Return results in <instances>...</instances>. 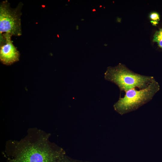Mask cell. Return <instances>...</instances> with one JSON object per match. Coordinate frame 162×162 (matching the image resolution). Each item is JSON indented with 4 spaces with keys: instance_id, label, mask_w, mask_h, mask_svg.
I'll list each match as a JSON object with an SVG mask.
<instances>
[{
    "instance_id": "1",
    "label": "cell",
    "mask_w": 162,
    "mask_h": 162,
    "mask_svg": "<svg viewBox=\"0 0 162 162\" xmlns=\"http://www.w3.org/2000/svg\"><path fill=\"white\" fill-rule=\"evenodd\" d=\"M50 136L42 130L33 128L20 140L8 141L5 162H60L66 155L65 152L50 141Z\"/></svg>"
},
{
    "instance_id": "2",
    "label": "cell",
    "mask_w": 162,
    "mask_h": 162,
    "mask_svg": "<svg viewBox=\"0 0 162 162\" xmlns=\"http://www.w3.org/2000/svg\"><path fill=\"white\" fill-rule=\"evenodd\" d=\"M104 78L116 84L121 91L125 92L133 88H146L155 80L153 76L136 73L121 63L114 67H108Z\"/></svg>"
},
{
    "instance_id": "3",
    "label": "cell",
    "mask_w": 162,
    "mask_h": 162,
    "mask_svg": "<svg viewBox=\"0 0 162 162\" xmlns=\"http://www.w3.org/2000/svg\"><path fill=\"white\" fill-rule=\"evenodd\" d=\"M160 89L158 83L155 80L144 88L129 90L114 104V109L122 115L137 110L151 100Z\"/></svg>"
},
{
    "instance_id": "4",
    "label": "cell",
    "mask_w": 162,
    "mask_h": 162,
    "mask_svg": "<svg viewBox=\"0 0 162 162\" xmlns=\"http://www.w3.org/2000/svg\"><path fill=\"white\" fill-rule=\"evenodd\" d=\"M23 4L20 2L14 8H11L7 1L2 2L0 5V34H8L12 36L22 34L21 17Z\"/></svg>"
},
{
    "instance_id": "5",
    "label": "cell",
    "mask_w": 162,
    "mask_h": 162,
    "mask_svg": "<svg viewBox=\"0 0 162 162\" xmlns=\"http://www.w3.org/2000/svg\"><path fill=\"white\" fill-rule=\"evenodd\" d=\"M11 35L0 34V60L6 65H10L18 61L20 54L11 40Z\"/></svg>"
},
{
    "instance_id": "6",
    "label": "cell",
    "mask_w": 162,
    "mask_h": 162,
    "mask_svg": "<svg viewBox=\"0 0 162 162\" xmlns=\"http://www.w3.org/2000/svg\"><path fill=\"white\" fill-rule=\"evenodd\" d=\"M153 41L156 42L158 46L162 49V28L155 32Z\"/></svg>"
},
{
    "instance_id": "7",
    "label": "cell",
    "mask_w": 162,
    "mask_h": 162,
    "mask_svg": "<svg viewBox=\"0 0 162 162\" xmlns=\"http://www.w3.org/2000/svg\"><path fill=\"white\" fill-rule=\"evenodd\" d=\"M149 17L152 20L158 21L159 20V15L156 12L151 13L149 15Z\"/></svg>"
},
{
    "instance_id": "8",
    "label": "cell",
    "mask_w": 162,
    "mask_h": 162,
    "mask_svg": "<svg viewBox=\"0 0 162 162\" xmlns=\"http://www.w3.org/2000/svg\"><path fill=\"white\" fill-rule=\"evenodd\" d=\"M60 162H82L72 159L65 155Z\"/></svg>"
},
{
    "instance_id": "9",
    "label": "cell",
    "mask_w": 162,
    "mask_h": 162,
    "mask_svg": "<svg viewBox=\"0 0 162 162\" xmlns=\"http://www.w3.org/2000/svg\"><path fill=\"white\" fill-rule=\"evenodd\" d=\"M151 22L153 25L155 26L158 23V21L156 20H152L151 21Z\"/></svg>"
}]
</instances>
